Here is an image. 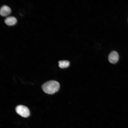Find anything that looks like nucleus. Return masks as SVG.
<instances>
[{
	"label": "nucleus",
	"instance_id": "obj_1",
	"mask_svg": "<svg viewBox=\"0 0 128 128\" xmlns=\"http://www.w3.org/2000/svg\"><path fill=\"white\" fill-rule=\"evenodd\" d=\"M60 86V84L57 81L51 80L43 83L41 86V88L43 91L46 93L52 94L59 90Z\"/></svg>",
	"mask_w": 128,
	"mask_h": 128
},
{
	"label": "nucleus",
	"instance_id": "obj_6",
	"mask_svg": "<svg viewBox=\"0 0 128 128\" xmlns=\"http://www.w3.org/2000/svg\"><path fill=\"white\" fill-rule=\"evenodd\" d=\"M58 63L59 67L61 68H64L68 67L70 64L69 61L66 60L59 61Z\"/></svg>",
	"mask_w": 128,
	"mask_h": 128
},
{
	"label": "nucleus",
	"instance_id": "obj_4",
	"mask_svg": "<svg viewBox=\"0 0 128 128\" xmlns=\"http://www.w3.org/2000/svg\"><path fill=\"white\" fill-rule=\"evenodd\" d=\"M11 9L7 5H4L0 8V14L1 16L5 17L9 15L11 13Z\"/></svg>",
	"mask_w": 128,
	"mask_h": 128
},
{
	"label": "nucleus",
	"instance_id": "obj_2",
	"mask_svg": "<svg viewBox=\"0 0 128 128\" xmlns=\"http://www.w3.org/2000/svg\"><path fill=\"white\" fill-rule=\"evenodd\" d=\"M16 111L19 115L24 117H27L30 115L28 109L26 106L22 105L17 106L16 107Z\"/></svg>",
	"mask_w": 128,
	"mask_h": 128
},
{
	"label": "nucleus",
	"instance_id": "obj_5",
	"mask_svg": "<svg viewBox=\"0 0 128 128\" xmlns=\"http://www.w3.org/2000/svg\"><path fill=\"white\" fill-rule=\"evenodd\" d=\"M4 22L7 25L12 26L15 24L17 20L13 16L7 17L4 20Z\"/></svg>",
	"mask_w": 128,
	"mask_h": 128
},
{
	"label": "nucleus",
	"instance_id": "obj_3",
	"mask_svg": "<svg viewBox=\"0 0 128 128\" xmlns=\"http://www.w3.org/2000/svg\"><path fill=\"white\" fill-rule=\"evenodd\" d=\"M119 56L118 53L116 51H113L109 54L108 56V60L111 63L114 64L118 61Z\"/></svg>",
	"mask_w": 128,
	"mask_h": 128
}]
</instances>
